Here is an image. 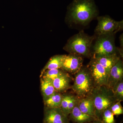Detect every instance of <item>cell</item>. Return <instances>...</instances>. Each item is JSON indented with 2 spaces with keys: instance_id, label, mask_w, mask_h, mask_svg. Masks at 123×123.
I'll return each instance as SVG.
<instances>
[{
  "instance_id": "1",
  "label": "cell",
  "mask_w": 123,
  "mask_h": 123,
  "mask_svg": "<svg viewBox=\"0 0 123 123\" xmlns=\"http://www.w3.org/2000/svg\"><path fill=\"white\" fill-rule=\"evenodd\" d=\"M98 13L95 0H73L67 8L66 18L70 23L86 26Z\"/></svg>"
},
{
  "instance_id": "2",
  "label": "cell",
  "mask_w": 123,
  "mask_h": 123,
  "mask_svg": "<svg viewBox=\"0 0 123 123\" xmlns=\"http://www.w3.org/2000/svg\"><path fill=\"white\" fill-rule=\"evenodd\" d=\"M96 36H90L83 31L71 37L64 46L63 49L69 54L82 57H92V45Z\"/></svg>"
},
{
  "instance_id": "3",
  "label": "cell",
  "mask_w": 123,
  "mask_h": 123,
  "mask_svg": "<svg viewBox=\"0 0 123 123\" xmlns=\"http://www.w3.org/2000/svg\"><path fill=\"white\" fill-rule=\"evenodd\" d=\"M90 96L94 105L95 116L99 120L104 111L117 101L111 89L105 85L95 86Z\"/></svg>"
},
{
  "instance_id": "4",
  "label": "cell",
  "mask_w": 123,
  "mask_h": 123,
  "mask_svg": "<svg viewBox=\"0 0 123 123\" xmlns=\"http://www.w3.org/2000/svg\"><path fill=\"white\" fill-rule=\"evenodd\" d=\"M74 74V81L71 88L75 95L78 98L90 96L96 86L87 66L83 65Z\"/></svg>"
},
{
  "instance_id": "5",
  "label": "cell",
  "mask_w": 123,
  "mask_h": 123,
  "mask_svg": "<svg viewBox=\"0 0 123 123\" xmlns=\"http://www.w3.org/2000/svg\"><path fill=\"white\" fill-rule=\"evenodd\" d=\"M115 34L109 33L98 35L92 48V56H103L115 54L120 55L119 48L115 44Z\"/></svg>"
},
{
  "instance_id": "6",
  "label": "cell",
  "mask_w": 123,
  "mask_h": 123,
  "mask_svg": "<svg viewBox=\"0 0 123 123\" xmlns=\"http://www.w3.org/2000/svg\"><path fill=\"white\" fill-rule=\"evenodd\" d=\"M98 23L95 29L97 35L109 33H116L123 30V20L117 21L108 15L97 17Z\"/></svg>"
},
{
  "instance_id": "7",
  "label": "cell",
  "mask_w": 123,
  "mask_h": 123,
  "mask_svg": "<svg viewBox=\"0 0 123 123\" xmlns=\"http://www.w3.org/2000/svg\"><path fill=\"white\" fill-rule=\"evenodd\" d=\"M87 67L93 79L96 86H107L109 74L103 66L93 57H91Z\"/></svg>"
},
{
  "instance_id": "8",
  "label": "cell",
  "mask_w": 123,
  "mask_h": 123,
  "mask_svg": "<svg viewBox=\"0 0 123 123\" xmlns=\"http://www.w3.org/2000/svg\"><path fill=\"white\" fill-rule=\"evenodd\" d=\"M83 57L73 54L64 55L61 69L68 73L75 74L83 66Z\"/></svg>"
},
{
  "instance_id": "9",
  "label": "cell",
  "mask_w": 123,
  "mask_h": 123,
  "mask_svg": "<svg viewBox=\"0 0 123 123\" xmlns=\"http://www.w3.org/2000/svg\"><path fill=\"white\" fill-rule=\"evenodd\" d=\"M43 123H69V119L60 108L44 107Z\"/></svg>"
},
{
  "instance_id": "10",
  "label": "cell",
  "mask_w": 123,
  "mask_h": 123,
  "mask_svg": "<svg viewBox=\"0 0 123 123\" xmlns=\"http://www.w3.org/2000/svg\"><path fill=\"white\" fill-rule=\"evenodd\" d=\"M123 78V62L121 59L111 69L107 86L111 89L117 82Z\"/></svg>"
},
{
  "instance_id": "11",
  "label": "cell",
  "mask_w": 123,
  "mask_h": 123,
  "mask_svg": "<svg viewBox=\"0 0 123 123\" xmlns=\"http://www.w3.org/2000/svg\"><path fill=\"white\" fill-rule=\"evenodd\" d=\"M77 102L78 101L76 105L68 115L69 120L75 123H92L96 119L94 117L82 112L78 106Z\"/></svg>"
},
{
  "instance_id": "12",
  "label": "cell",
  "mask_w": 123,
  "mask_h": 123,
  "mask_svg": "<svg viewBox=\"0 0 123 123\" xmlns=\"http://www.w3.org/2000/svg\"><path fill=\"white\" fill-rule=\"evenodd\" d=\"M107 71L108 74L111 68L122 58L119 54H115L109 55L93 57Z\"/></svg>"
},
{
  "instance_id": "13",
  "label": "cell",
  "mask_w": 123,
  "mask_h": 123,
  "mask_svg": "<svg viewBox=\"0 0 123 123\" xmlns=\"http://www.w3.org/2000/svg\"><path fill=\"white\" fill-rule=\"evenodd\" d=\"M77 105L82 112L97 119L95 116L93 102L90 96L78 98Z\"/></svg>"
},
{
  "instance_id": "14",
  "label": "cell",
  "mask_w": 123,
  "mask_h": 123,
  "mask_svg": "<svg viewBox=\"0 0 123 123\" xmlns=\"http://www.w3.org/2000/svg\"><path fill=\"white\" fill-rule=\"evenodd\" d=\"M71 78L69 74H66L52 81L53 85L56 92L62 93L67 91L70 88Z\"/></svg>"
},
{
  "instance_id": "15",
  "label": "cell",
  "mask_w": 123,
  "mask_h": 123,
  "mask_svg": "<svg viewBox=\"0 0 123 123\" xmlns=\"http://www.w3.org/2000/svg\"><path fill=\"white\" fill-rule=\"evenodd\" d=\"M40 89L43 101L56 92L52 81L46 78H40Z\"/></svg>"
},
{
  "instance_id": "16",
  "label": "cell",
  "mask_w": 123,
  "mask_h": 123,
  "mask_svg": "<svg viewBox=\"0 0 123 123\" xmlns=\"http://www.w3.org/2000/svg\"><path fill=\"white\" fill-rule=\"evenodd\" d=\"M63 56L64 55H56L51 57L41 70L40 77L46 70L61 68Z\"/></svg>"
},
{
  "instance_id": "17",
  "label": "cell",
  "mask_w": 123,
  "mask_h": 123,
  "mask_svg": "<svg viewBox=\"0 0 123 123\" xmlns=\"http://www.w3.org/2000/svg\"><path fill=\"white\" fill-rule=\"evenodd\" d=\"M63 94L59 92H56L47 99L43 101L44 107L55 108H60L61 105Z\"/></svg>"
},
{
  "instance_id": "18",
  "label": "cell",
  "mask_w": 123,
  "mask_h": 123,
  "mask_svg": "<svg viewBox=\"0 0 123 123\" xmlns=\"http://www.w3.org/2000/svg\"><path fill=\"white\" fill-rule=\"evenodd\" d=\"M67 73H68L61 68L46 70L44 71L40 78L42 77L46 78L53 81L54 79L63 76Z\"/></svg>"
},
{
  "instance_id": "19",
  "label": "cell",
  "mask_w": 123,
  "mask_h": 123,
  "mask_svg": "<svg viewBox=\"0 0 123 123\" xmlns=\"http://www.w3.org/2000/svg\"><path fill=\"white\" fill-rule=\"evenodd\" d=\"M117 101H123V79L118 81L111 88Z\"/></svg>"
},
{
  "instance_id": "20",
  "label": "cell",
  "mask_w": 123,
  "mask_h": 123,
  "mask_svg": "<svg viewBox=\"0 0 123 123\" xmlns=\"http://www.w3.org/2000/svg\"><path fill=\"white\" fill-rule=\"evenodd\" d=\"M114 116L110 108H108L102 113L100 120L103 123H116Z\"/></svg>"
},
{
  "instance_id": "21",
  "label": "cell",
  "mask_w": 123,
  "mask_h": 123,
  "mask_svg": "<svg viewBox=\"0 0 123 123\" xmlns=\"http://www.w3.org/2000/svg\"><path fill=\"white\" fill-rule=\"evenodd\" d=\"M71 94H63V98L62 101L61 105L60 107L62 111L67 116H68L67 110H68V106L69 102L70 100Z\"/></svg>"
},
{
  "instance_id": "22",
  "label": "cell",
  "mask_w": 123,
  "mask_h": 123,
  "mask_svg": "<svg viewBox=\"0 0 123 123\" xmlns=\"http://www.w3.org/2000/svg\"><path fill=\"white\" fill-rule=\"evenodd\" d=\"M121 101H117L111 106L110 109L114 115L123 114V108L121 105Z\"/></svg>"
},
{
  "instance_id": "23",
  "label": "cell",
  "mask_w": 123,
  "mask_h": 123,
  "mask_svg": "<svg viewBox=\"0 0 123 123\" xmlns=\"http://www.w3.org/2000/svg\"><path fill=\"white\" fill-rule=\"evenodd\" d=\"M120 43V47L119 48L120 53L122 56H123V34L120 35L119 37Z\"/></svg>"
},
{
  "instance_id": "24",
  "label": "cell",
  "mask_w": 123,
  "mask_h": 123,
  "mask_svg": "<svg viewBox=\"0 0 123 123\" xmlns=\"http://www.w3.org/2000/svg\"><path fill=\"white\" fill-rule=\"evenodd\" d=\"M93 123H103L102 122V121L101 120H99L98 119H96L94 121L92 122Z\"/></svg>"
},
{
  "instance_id": "25",
  "label": "cell",
  "mask_w": 123,
  "mask_h": 123,
  "mask_svg": "<svg viewBox=\"0 0 123 123\" xmlns=\"http://www.w3.org/2000/svg\"><path fill=\"white\" fill-rule=\"evenodd\" d=\"M93 123L92 122V123Z\"/></svg>"
}]
</instances>
